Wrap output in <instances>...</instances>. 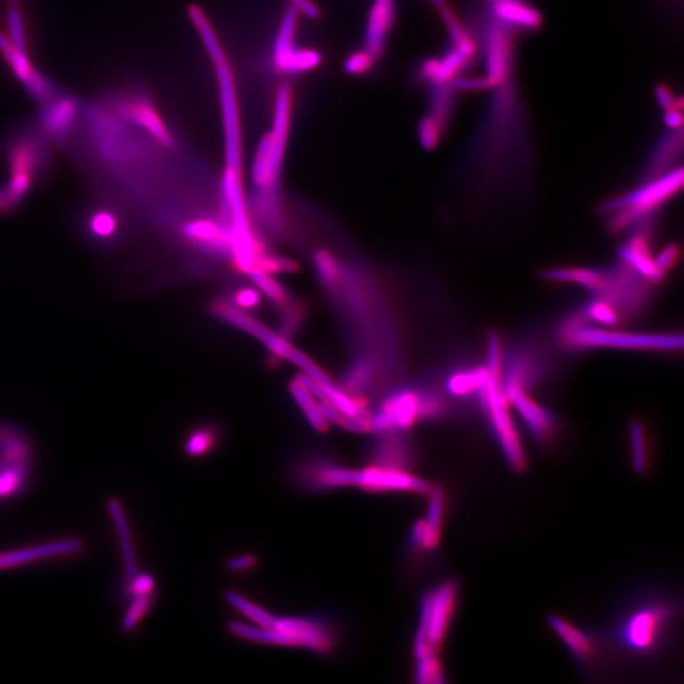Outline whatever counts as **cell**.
<instances>
[{
	"label": "cell",
	"mask_w": 684,
	"mask_h": 684,
	"mask_svg": "<svg viewBox=\"0 0 684 684\" xmlns=\"http://www.w3.org/2000/svg\"><path fill=\"white\" fill-rule=\"evenodd\" d=\"M555 340L561 349L569 352L592 350H626L650 352H680L683 336L680 334L630 333L624 330L599 327L585 321L576 309L561 319L555 330Z\"/></svg>",
	"instance_id": "6da1fadb"
},
{
	"label": "cell",
	"mask_w": 684,
	"mask_h": 684,
	"mask_svg": "<svg viewBox=\"0 0 684 684\" xmlns=\"http://www.w3.org/2000/svg\"><path fill=\"white\" fill-rule=\"evenodd\" d=\"M502 342L500 334L492 331L487 337V379L477 398L484 409L493 434L497 439L507 462L515 471H524L526 456L515 423L510 414V402L502 384Z\"/></svg>",
	"instance_id": "7a4b0ae2"
},
{
	"label": "cell",
	"mask_w": 684,
	"mask_h": 684,
	"mask_svg": "<svg viewBox=\"0 0 684 684\" xmlns=\"http://www.w3.org/2000/svg\"><path fill=\"white\" fill-rule=\"evenodd\" d=\"M683 167L676 166L664 175L643 181L640 187L602 203L600 212L608 217L609 234L621 235L651 214L682 190Z\"/></svg>",
	"instance_id": "3957f363"
},
{
	"label": "cell",
	"mask_w": 684,
	"mask_h": 684,
	"mask_svg": "<svg viewBox=\"0 0 684 684\" xmlns=\"http://www.w3.org/2000/svg\"><path fill=\"white\" fill-rule=\"evenodd\" d=\"M656 288V283L645 279L618 259L606 268L601 291L591 298L605 302L616 310L620 325L632 324L649 310Z\"/></svg>",
	"instance_id": "277c9868"
},
{
	"label": "cell",
	"mask_w": 684,
	"mask_h": 684,
	"mask_svg": "<svg viewBox=\"0 0 684 684\" xmlns=\"http://www.w3.org/2000/svg\"><path fill=\"white\" fill-rule=\"evenodd\" d=\"M35 445L22 426L0 421V501L22 495L31 480Z\"/></svg>",
	"instance_id": "5b68a950"
},
{
	"label": "cell",
	"mask_w": 684,
	"mask_h": 684,
	"mask_svg": "<svg viewBox=\"0 0 684 684\" xmlns=\"http://www.w3.org/2000/svg\"><path fill=\"white\" fill-rule=\"evenodd\" d=\"M101 104L125 124L148 134L164 148L169 150H176L178 148V140L169 122L164 117L154 98L143 89L109 93Z\"/></svg>",
	"instance_id": "8992f818"
},
{
	"label": "cell",
	"mask_w": 684,
	"mask_h": 684,
	"mask_svg": "<svg viewBox=\"0 0 684 684\" xmlns=\"http://www.w3.org/2000/svg\"><path fill=\"white\" fill-rule=\"evenodd\" d=\"M459 601V585L445 581L427 592L421 602L420 625L414 639L417 659L439 656Z\"/></svg>",
	"instance_id": "52a82bcc"
},
{
	"label": "cell",
	"mask_w": 684,
	"mask_h": 684,
	"mask_svg": "<svg viewBox=\"0 0 684 684\" xmlns=\"http://www.w3.org/2000/svg\"><path fill=\"white\" fill-rule=\"evenodd\" d=\"M46 134L36 124L20 125L9 133L4 143V157L9 174H22L37 184L46 181L53 169V155Z\"/></svg>",
	"instance_id": "ba28073f"
},
{
	"label": "cell",
	"mask_w": 684,
	"mask_h": 684,
	"mask_svg": "<svg viewBox=\"0 0 684 684\" xmlns=\"http://www.w3.org/2000/svg\"><path fill=\"white\" fill-rule=\"evenodd\" d=\"M551 372V359L531 337L519 339L502 352V384L507 399L516 393H530Z\"/></svg>",
	"instance_id": "9c48e42d"
},
{
	"label": "cell",
	"mask_w": 684,
	"mask_h": 684,
	"mask_svg": "<svg viewBox=\"0 0 684 684\" xmlns=\"http://www.w3.org/2000/svg\"><path fill=\"white\" fill-rule=\"evenodd\" d=\"M76 229L89 246L109 253L127 242V209L117 202L101 199L80 209L76 216Z\"/></svg>",
	"instance_id": "30bf717a"
},
{
	"label": "cell",
	"mask_w": 684,
	"mask_h": 684,
	"mask_svg": "<svg viewBox=\"0 0 684 684\" xmlns=\"http://www.w3.org/2000/svg\"><path fill=\"white\" fill-rule=\"evenodd\" d=\"M672 608L664 602H650L625 615L617 627V639L630 654L651 656L663 643Z\"/></svg>",
	"instance_id": "8fae6325"
},
{
	"label": "cell",
	"mask_w": 684,
	"mask_h": 684,
	"mask_svg": "<svg viewBox=\"0 0 684 684\" xmlns=\"http://www.w3.org/2000/svg\"><path fill=\"white\" fill-rule=\"evenodd\" d=\"M396 18L394 0H374L367 20L363 49L346 60L345 68L352 76L367 73L383 56Z\"/></svg>",
	"instance_id": "7c38bea8"
},
{
	"label": "cell",
	"mask_w": 684,
	"mask_h": 684,
	"mask_svg": "<svg viewBox=\"0 0 684 684\" xmlns=\"http://www.w3.org/2000/svg\"><path fill=\"white\" fill-rule=\"evenodd\" d=\"M212 310L217 318L223 319L227 324L240 328L241 331H245V333L258 339L260 342L264 343L268 350L278 359L289 361L295 366L301 367L302 370L306 369L312 361L303 352L295 349L282 334L269 330L267 326L251 318L246 312L236 307L234 303L217 301L212 307Z\"/></svg>",
	"instance_id": "4fadbf2b"
},
{
	"label": "cell",
	"mask_w": 684,
	"mask_h": 684,
	"mask_svg": "<svg viewBox=\"0 0 684 684\" xmlns=\"http://www.w3.org/2000/svg\"><path fill=\"white\" fill-rule=\"evenodd\" d=\"M417 422H422L418 388L394 390L370 414V431L383 434L390 431H408Z\"/></svg>",
	"instance_id": "5bb4252c"
},
{
	"label": "cell",
	"mask_w": 684,
	"mask_h": 684,
	"mask_svg": "<svg viewBox=\"0 0 684 684\" xmlns=\"http://www.w3.org/2000/svg\"><path fill=\"white\" fill-rule=\"evenodd\" d=\"M293 477L307 491L325 492L357 487L358 469L346 468L325 456L316 455L298 463Z\"/></svg>",
	"instance_id": "9a60e30c"
},
{
	"label": "cell",
	"mask_w": 684,
	"mask_h": 684,
	"mask_svg": "<svg viewBox=\"0 0 684 684\" xmlns=\"http://www.w3.org/2000/svg\"><path fill=\"white\" fill-rule=\"evenodd\" d=\"M274 627L286 635L289 647L304 648L318 654H328L336 644L334 626L324 616L280 617Z\"/></svg>",
	"instance_id": "2e32d148"
},
{
	"label": "cell",
	"mask_w": 684,
	"mask_h": 684,
	"mask_svg": "<svg viewBox=\"0 0 684 684\" xmlns=\"http://www.w3.org/2000/svg\"><path fill=\"white\" fill-rule=\"evenodd\" d=\"M40 118L37 124L47 139L60 148H68L73 142L77 124L82 117V107L79 101L65 92L60 93L46 104L41 106Z\"/></svg>",
	"instance_id": "e0dca14e"
},
{
	"label": "cell",
	"mask_w": 684,
	"mask_h": 684,
	"mask_svg": "<svg viewBox=\"0 0 684 684\" xmlns=\"http://www.w3.org/2000/svg\"><path fill=\"white\" fill-rule=\"evenodd\" d=\"M301 12L297 8L289 7L288 13L284 16L279 34H278L276 49H274V67L279 73L288 76L309 71L318 67L321 61L318 52L312 50L298 49L295 46V28Z\"/></svg>",
	"instance_id": "ac0fdd59"
},
{
	"label": "cell",
	"mask_w": 684,
	"mask_h": 684,
	"mask_svg": "<svg viewBox=\"0 0 684 684\" xmlns=\"http://www.w3.org/2000/svg\"><path fill=\"white\" fill-rule=\"evenodd\" d=\"M358 488L369 493H412L429 495L431 486L422 478L402 469L375 467L358 469Z\"/></svg>",
	"instance_id": "d6986e66"
},
{
	"label": "cell",
	"mask_w": 684,
	"mask_h": 684,
	"mask_svg": "<svg viewBox=\"0 0 684 684\" xmlns=\"http://www.w3.org/2000/svg\"><path fill=\"white\" fill-rule=\"evenodd\" d=\"M376 435L378 438L369 450L370 465L411 471L416 463L417 454L406 431H390Z\"/></svg>",
	"instance_id": "ffe728a7"
},
{
	"label": "cell",
	"mask_w": 684,
	"mask_h": 684,
	"mask_svg": "<svg viewBox=\"0 0 684 684\" xmlns=\"http://www.w3.org/2000/svg\"><path fill=\"white\" fill-rule=\"evenodd\" d=\"M82 551V540L76 539V537H68V539L37 543V545L14 549V551H0V572L28 566V564L37 563V561L68 557V555L77 554Z\"/></svg>",
	"instance_id": "44dd1931"
},
{
	"label": "cell",
	"mask_w": 684,
	"mask_h": 684,
	"mask_svg": "<svg viewBox=\"0 0 684 684\" xmlns=\"http://www.w3.org/2000/svg\"><path fill=\"white\" fill-rule=\"evenodd\" d=\"M509 402L518 409L526 427L536 440L549 443L554 439L558 429L557 418L552 412L543 407L542 403L535 401L530 393L513 394L510 397Z\"/></svg>",
	"instance_id": "7402d4cb"
},
{
	"label": "cell",
	"mask_w": 684,
	"mask_h": 684,
	"mask_svg": "<svg viewBox=\"0 0 684 684\" xmlns=\"http://www.w3.org/2000/svg\"><path fill=\"white\" fill-rule=\"evenodd\" d=\"M181 232L185 240L205 253L231 256V234L225 223L217 225L208 220H194L184 223Z\"/></svg>",
	"instance_id": "603a6c76"
},
{
	"label": "cell",
	"mask_w": 684,
	"mask_h": 684,
	"mask_svg": "<svg viewBox=\"0 0 684 684\" xmlns=\"http://www.w3.org/2000/svg\"><path fill=\"white\" fill-rule=\"evenodd\" d=\"M474 42L469 44H454V49L450 50L443 59H430L421 68V76L423 79L429 80L434 85L438 86L450 85L460 71L465 68L469 60L473 58Z\"/></svg>",
	"instance_id": "cb8c5ba5"
},
{
	"label": "cell",
	"mask_w": 684,
	"mask_h": 684,
	"mask_svg": "<svg viewBox=\"0 0 684 684\" xmlns=\"http://www.w3.org/2000/svg\"><path fill=\"white\" fill-rule=\"evenodd\" d=\"M549 625L554 630L555 634L559 636L560 640L566 644L567 650L573 654L576 662L583 663V664L592 662L597 653L596 643H594L592 636L579 629L575 624L569 623L567 618L558 616V615H552L549 617Z\"/></svg>",
	"instance_id": "d4e9b609"
},
{
	"label": "cell",
	"mask_w": 684,
	"mask_h": 684,
	"mask_svg": "<svg viewBox=\"0 0 684 684\" xmlns=\"http://www.w3.org/2000/svg\"><path fill=\"white\" fill-rule=\"evenodd\" d=\"M543 280L551 283L575 284L594 297L605 283L606 268L563 267L543 269Z\"/></svg>",
	"instance_id": "484cf974"
},
{
	"label": "cell",
	"mask_w": 684,
	"mask_h": 684,
	"mask_svg": "<svg viewBox=\"0 0 684 684\" xmlns=\"http://www.w3.org/2000/svg\"><path fill=\"white\" fill-rule=\"evenodd\" d=\"M486 379V364L484 366L455 367L445 379V393L453 398V401L477 397Z\"/></svg>",
	"instance_id": "4316f807"
},
{
	"label": "cell",
	"mask_w": 684,
	"mask_h": 684,
	"mask_svg": "<svg viewBox=\"0 0 684 684\" xmlns=\"http://www.w3.org/2000/svg\"><path fill=\"white\" fill-rule=\"evenodd\" d=\"M495 20L507 27L534 31L542 25V14L521 0H498L493 7Z\"/></svg>",
	"instance_id": "83f0119b"
},
{
	"label": "cell",
	"mask_w": 684,
	"mask_h": 684,
	"mask_svg": "<svg viewBox=\"0 0 684 684\" xmlns=\"http://www.w3.org/2000/svg\"><path fill=\"white\" fill-rule=\"evenodd\" d=\"M682 128L680 130H673V133L667 136V139L663 140L660 142L658 148L654 151L653 157H650L649 163H648L647 169L644 173V181H651V179L658 178V176L664 175L665 173L671 172L676 165V160L682 151L683 142Z\"/></svg>",
	"instance_id": "f1b7e54d"
},
{
	"label": "cell",
	"mask_w": 684,
	"mask_h": 684,
	"mask_svg": "<svg viewBox=\"0 0 684 684\" xmlns=\"http://www.w3.org/2000/svg\"><path fill=\"white\" fill-rule=\"evenodd\" d=\"M109 509L113 524L118 531V539L121 543L122 557H124L125 575L127 578H133L140 572L139 564H137L136 552L133 536H131L130 526L125 519V511L122 509L118 500H109Z\"/></svg>",
	"instance_id": "f546056e"
},
{
	"label": "cell",
	"mask_w": 684,
	"mask_h": 684,
	"mask_svg": "<svg viewBox=\"0 0 684 684\" xmlns=\"http://www.w3.org/2000/svg\"><path fill=\"white\" fill-rule=\"evenodd\" d=\"M289 390H291L293 399H294L298 407L303 412L304 417L307 418L310 425L318 432L327 431L330 429V422L326 420L325 414H322L321 407H319V403L318 402V399L304 385H302L297 379H293L291 384H289Z\"/></svg>",
	"instance_id": "4dcf8cb0"
},
{
	"label": "cell",
	"mask_w": 684,
	"mask_h": 684,
	"mask_svg": "<svg viewBox=\"0 0 684 684\" xmlns=\"http://www.w3.org/2000/svg\"><path fill=\"white\" fill-rule=\"evenodd\" d=\"M632 462L636 473L644 474L650 465V445L647 429L640 421H632L629 429Z\"/></svg>",
	"instance_id": "1f68e13d"
},
{
	"label": "cell",
	"mask_w": 684,
	"mask_h": 684,
	"mask_svg": "<svg viewBox=\"0 0 684 684\" xmlns=\"http://www.w3.org/2000/svg\"><path fill=\"white\" fill-rule=\"evenodd\" d=\"M0 53H2L11 70L13 71L14 76L20 83L25 84L34 73L35 68L32 67L27 52L18 50L11 38H8L2 29H0Z\"/></svg>",
	"instance_id": "d6a6232c"
},
{
	"label": "cell",
	"mask_w": 684,
	"mask_h": 684,
	"mask_svg": "<svg viewBox=\"0 0 684 684\" xmlns=\"http://www.w3.org/2000/svg\"><path fill=\"white\" fill-rule=\"evenodd\" d=\"M374 379L372 364L366 360H358L343 376L342 388L352 396H359L369 390Z\"/></svg>",
	"instance_id": "836d02e7"
},
{
	"label": "cell",
	"mask_w": 684,
	"mask_h": 684,
	"mask_svg": "<svg viewBox=\"0 0 684 684\" xmlns=\"http://www.w3.org/2000/svg\"><path fill=\"white\" fill-rule=\"evenodd\" d=\"M226 601L229 602L232 608L242 612V614L249 618V620L253 621L256 626L271 627L274 625L276 617H274L270 612L260 608L259 605H255V603L250 601V600H247L246 597L242 596V594L235 592V591H229V592H226Z\"/></svg>",
	"instance_id": "e575fe53"
},
{
	"label": "cell",
	"mask_w": 684,
	"mask_h": 684,
	"mask_svg": "<svg viewBox=\"0 0 684 684\" xmlns=\"http://www.w3.org/2000/svg\"><path fill=\"white\" fill-rule=\"evenodd\" d=\"M26 91L28 93L29 97L36 101V103L44 106L47 101L58 97L61 89L58 88L55 83L35 68L32 76L28 77V80L25 83Z\"/></svg>",
	"instance_id": "d590c367"
},
{
	"label": "cell",
	"mask_w": 684,
	"mask_h": 684,
	"mask_svg": "<svg viewBox=\"0 0 684 684\" xmlns=\"http://www.w3.org/2000/svg\"><path fill=\"white\" fill-rule=\"evenodd\" d=\"M249 276L253 284H255L256 288L259 289V292L267 295L269 300L277 303L278 306L284 307L286 303H289L288 293L283 288L282 284L278 283L271 277V274L255 268L250 271Z\"/></svg>",
	"instance_id": "8d00e7d4"
},
{
	"label": "cell",
	"mask_w": 684,
	"mask_h": 684,
	"mask_svg": "<svg viewBox=\"0 0 684 684\" xmlns=\"http://www.w3.org/2000/svg\"><path fill=\"white\" fill-rule=\"evenodd\" d=\"M217 443V431L208 426L198 427L188 436L185 441V453L192 458L205 455L213 449Z\"/></svg>",
	"instance_id": "74e56055"
},
{
	"label": "cell",
	"mask_w": 684,
	"mask_h": 684,
	"mask_svg": "<svg viewBox=\"0 0 684 684\" xmlns=\"http://www.w3.org/2000/svg\"><path fill=\"white\" fill-rule=\"evenodd\" d=\"M315 269L318 271V278L324 286L334 291L337 288L340 282V267L333 253L326 250H319L315 255Z\"/></svg>",
	"instance_id": "f35d334b"
},
{
	"label": "cell",
	"mask_w": 684,
	"mask_h": 684,
	"mask_svg": "<svg viewBox=\"0 0 684 684\" xmlns=\"http://www.w3.org/2000/svg\"><path fill=\"white\" fill-rule=\"evenodd\" d=\"M155 602V594L150 596L133 597L122 620V629L125 632H133L146 615L150 612Z\"/></svg>",
	"instance_id": "ab89813d"
},
{
	"label": "cell",
	"mask_w": 684,
	"mask_h": 684,
	"mask_svg": "<svg viewBox=\"0 0 684 684\" xmlns=\"http://www.w3.org/2000/svg\"><path fill=\"white\" fill-rule=\"evenodd\" d=\"M416 682L421 684H440L445 682L443 664L439 656L417 659Z\"/></svg>",
	"instance_id": "60d3db41"
},
{
	"label": "cell",
	"mask_w": 684,
	"mask_h": 684,
	"mask_svg": "<svg viewBox=\"0 0 684 684\" xmlns=\"http://www.w3.org/2000/svg\"><path fill=\"white\" fill-rule=\"evenodd\" d=\"M8 29L14 46L27 52L25 20L17 7H12L8 11Z\"/></svg>",
	"instance_id": "b9f144b4"
},
{
	"label": "cell",
	"mask_w": 684,
	"mask_h": 684,
	"mask_svg": "<svg viewBox=\"0 0 684 684\" xmlns=\"http://www.w3.org/2000/svg\"><path fill=\"white\" fill-rule=\"evenodd\" d=\"M256 268L273 276V274L278 273H293V271L297 270L298 267L297 262H293V260L262 253L256 262Z\"/></svg>",
	"instance_id": "7bdbcfd3"
},
{
	"label": "cell",
	"mask_w": 684,
	"mask_h": 684,
	"mask_svg": "<svg viewBox=\"0 0 684 684\" xmlns=\"http://www.w3.org/2000/svg\"><path fill=\"white\" fill-rule=\"evenodd\" d=\"M680 258V247L677 244H668L663 247L658 255L654 256L656 268L665 278L676 267L678 260Z\"/></svg>",
	"instance_id": "ee69618b"
},
{
	"label": "cell",
	"mask_w": 684,
	"mask_h": 684,
	"mask_svg": "<svg viewBox=\"0 0 684 684\" xmlns=\"http://www.w3.org/2000/svg\"><path fill=\"white\" fill-rule=\"evenodd\" d=\"M286 310L282 318V324H280V334L286 337V340L295 334L300 321L302 319V310L298 306L289 307V303L286 304Z\"/></svg>",
	"instance_id": "f6af8a7d"
},
{
	"label": "cell",
	"mask_w": 684,
	"mask_h": 684,
	"mask_svg": "<svg viewBox=\"0 0 684 684\" xmlns=\"http://www.w3.org/2000/svg\"><path fill=\"white\" fill-rule=\"evenodd\" d=\"M260 301H262V294H260L259 289L249 288V286L238 289L234 295L235 306L242 310L256 309Z\"/></svg>",
	"instance_id": "bcb514c9"
},
{
	"label": "cell",
	"mask_w": 684,
	"mask_h": 684,
	"mask_svg": "<svg viewBox=\"0 0 684 684\" xmlns=\"http://www.w3.org/2000/svg\"><path fill=\"white\" fill-rule=\"evenodd\" d=\"M255 564V558L250 554L237 555V557L231 558V559L227 561V567H229V569L232 570V572H246V570H250Z\"/></svg>",
	"instance_id": "7dc6e473"
},
{
	"label": "cell",
	"mask_w": 684,
	"mask_h": 684,
	"mask_svg": "<svg viewBox=\"0 0 684 684\" xmlns=\"http://www.w3.org/2000/svg\"><path fill=\"white\" fill-rule=\"evenodd\" d=\"M286 2L292 7L297 8L303 16L312 18V20L319 17V9L313 0H286Z\"/></svg>",
	"instance_id": "c3c4849f"
},
{
	"label": "cell",
	"mask_w": 684,
	"mask_h": 684,
	"mask_svg": "<svg viewBox=\"0 0 684 684\" xmlns=\"http://www.w3.org/2000/svg\"><path fill=\"white\" fill-rule=\"evenodd\" d=\"M656 95L660 106L665 110L677 109L676 100H674L673 94H672V92L669 91L667 86H658L656 91Z\"/></svg>",
	"instance_id": "681fc988"
},
{
	"label": "cell",
	"mask_w": 684,
	"mask_h": 684,
	"mask_svg": "<svg viewBox=\"0 0 684 684\" xmlns=\"http://www.w3.org/2000/svg\"><path fill=\"white\" fill-rule=\"evenodd\" d=\"M664 121L671 130H680L683 125L682 113L678 109L665 110Z\"/></svg>",
	"instance_id": "f907efd6"
},
{
	"label": "cell",
	"mask_w": 684,
	"mask_h": 684,
	"mask_svg": "<svg viewBox=\"0 0 684 684\" xmlns=\"http://www.w3.org/2000/svg\"><path fill=\"white\" fill-rule=\"evenodd\" d=\"M12 213H14V211L12 209L11 205H9L7 198H5L4 193H3V189H0V216H9V214Z\"/></svg>",
	"instance_id": "816d5d0a"
},
{
	"label": "cell",
	"mask_w": 684,
	"mask_h": 684,
	"mask_svg": "<svg viewBox=\"0 0 684 684\" xmlns=\"http://www.w3.org/2000/svg\"><path fill=\"white\" fill-rule=\"evenodd\" d=\"M492 2H495H495H498V0H492Z\"/></svg>",
	"instance_id": "f5cc1de1"
},
{
	"label": "cell",
	"mask_w": 684,
	"mask_h": 684,
	"mask_svg": "<svg viewBox=\"0 0 684 684\" xmlns=\"http://www.w3.org/2000/svg\"><path fill=\"white\" fill-rule=\"evenodd\" d=\"M11 2H16V0H11Z\"/></svg>",
	"instance_id": "db71d44e"
}]
</instances>
